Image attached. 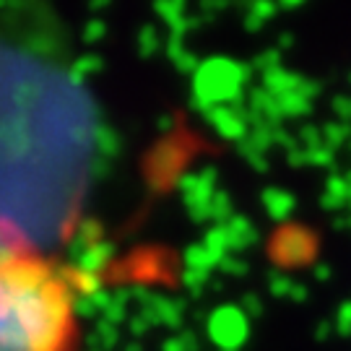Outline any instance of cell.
<instances>
[{
  "mask_svg": "<svg viewBox=\"0 0 351 351\" xmlns=\"http://www.w3.org/2000/svg\"><path fill=\"white\" fill-rule=\"evenodd\" d=\"M55 136L0 125V247L47 250L71 229L84 185L81 151Z\"/></svg>",
  "mask_w": 351,
  "mask_h": 351,
  "instance_id": "1",
  "label": "cell"
},
{
  "mask_svg": "<svg viewBox=\"0 0 351 351\" xmlns=\"http://www.w3.org/2000/svg\"><path fill=\"white\" fill-rule=\"evenodd\" d=\"M73 268L29 247H0V351H81Z\"/></svg>",
  "mask_w": 351,
  "mask_h": 351,
  "instance_id": "2",
  "label": "cell"
}]
</instances>
